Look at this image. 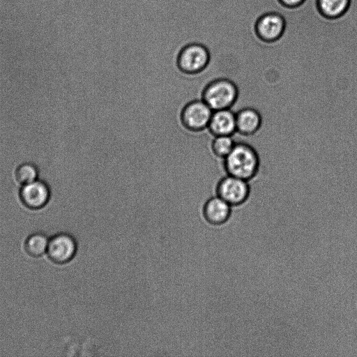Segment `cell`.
Returning a JSON list of instances; mask_svg holds the SVG:
<instances>
[{
  "mask_svg": "<svg viewBox=\"0 0 357 357\" xmlns=\"http://www.w3.org/2000/svg\"><path fill=\"white\" fill-rule=\"evenodd\" d=\"M227 174L247 181L258 174L260 159L256 149L245 142H236L229 155L223 159Z\"/></svg>",
  "mask_w": 357,
  "mask_h": 357,
  "instance_id": "cell-1",
  "label": "cell"
},
{
  "mask_svg": "<svg viewBox=\"0 0 357 357\" xmlns=\"http://www.w3.org/2000/svg\"><path fill=\"white\" fill-rule=\"evenodd\" d=\"M239 91L236 83L226 77L209 82L203 89L202 99L213 111L231 109L237 101Z\"/></svg>",
  "mask_w": 357,
  "mask_h": 357,
  "instance_id": "cell-2",
  "label": "cell"
},
{
  "mask_svg": "<svg viewBox=\"0 0 357 357\" xmlns=\"http://www.w3.org/2000/svg\"><path fill=\"white\" fill-rule=\"evenodd\" d=\"M211 52L202 43H192L185 45L179 52L176 64L185 75H197L203 72L211 62Z\"/></svg>",
  "mask_w": 357,
  "mask_h": 357,
  "instance_id": "cell-3",
  "label": "cell"
},
{
  "mask_svg": "<svg viewBox=\"0 0 357 357\" xmlns=\"http://www.w3.org/2000/svg\"><path fill=\"white\" fill-rule=\"evenodd\" d=\"M213 112L202 99L191 100L181 110V123L189 131L201 132L208 128Z\"/></svg>",
  "mask_w": 357,
  "mask_h": 357,
  "instance_id": "cell-4",
  "label": "cell"
},
{
  "mask_svg": "<svg viewBox=\"0 0 357 357\" xmlns=\"http://www.w3.org/2000/svg\"><path fill=\"white\" fill-rule=\"evenodd\" d=\"M249 181L227 174L221 178L215 188L216 195L231 206L243 204L250 193Z\"/></svg>",
  "mask_w": 357,
  "mask_h": 357,
  "instance_id": "cell-5",
  "label": "cell"
},
{
  "mask_svg": "<svg viewBox=\"0 0 357 357\" xmlns=\"http://www.w3.org/2000/svg\"><path fill=\"white\" fill-rule=\"evenodd\" d=\"M286 20L280 13L270 11L261 15L255 22V32L257 38L266 43L279 40L285 31Z\"/></svg>",
  "mask_w": 357,
  "mask_h": 357,
  "instance_id": "cell-6",
  "label": "cell"
},
{
  "mask_svg": "<svg viewBox=\"0 0 357 357\" xmlns=\"http://www.w3.org/2000/svg\"><path fill=\"white\" fill-rule=\"evenodd\" d=\"M77 249L76 241L71 235L59 234L49 241L47 252L52 261L66 264L73 259Z\"/></svg>",
  "mask_w": 357,
  "mask_h": 357,
  "instance_id": "cell-7",
  "label": "cell"
},
{
  "mask_svg": "<svg viewBox=\"0 0 357 357\" xmlns=\"http://www.w3.org/2000/svg\"><path fill=\"white\" fill-rule=\"evenodd\" d=\"M50 196L48 185L41 181H34L24 184L20 190L22 203L31 209H39L45 206Z\"/></svg>",
  "mask_w": 357,
  "mask_h": 357,
  "instance_id": "cell-8",
  "label": "cell"
},
{
  "mask_svg": "<svg viewBox=\"0 0 357 357\" xmlns=\"http://www.w3.org/2000/svg\"><path fill=\"white\" fill-rule=\"evenodd\" d=\"M235 116L236 132L243 136H252L261 127L262 116L255 108L243 107L235 113Z\"/></svg>",
  "mask_w": 357,
  "mask_h": 357,
  "instance_id": "cell-9",
  "label": "cell"
},
{
  "mask_svg": "<svg viewBox=\"0 0 357 357\" xmlns=\"http://www.w3.org/2000/svg\"><path fill=\"white\" fill-rule=\"evenodd\" d=\"M207 128L214 137L232 136L236 132L235 113L231 109L213 111Z\"/></svg>",
  "mask_w": 357,
  "mask_h": 357,
  "instance_id": "cell-10",
  "label": "cell"
},
{
  "mask_svg": "<svg viewBox=\"0 0 357 357\" xmlns=\"http://www.w3.org/2000/svg\"><path fill=\"white\" fill-rule=\"evenodd\" d=\"M203 215L205 220L213 225L225 223L231 215V206L225 200L216 195L209 198L203 207Z\"/></svg>",
  "mask_w": 357,
  "mask_h": 357,
  "instance_id": "cell-11",
  "label": "cell"
},
{
  "mask_svg": "<svg viewBox=\"0 0 357 357\" xmlns=\"http://www.w3.org/2000/svg\"><path fill=\"white\" fill-rule=\"evenodd\" d=\"M351 0H316L319 14L326 19H337L349 10Z\"/></svg>",
  "mask_w": 357,
  "mask_h": 357,
  "instance_id": "cell-12",
  "label": "cell"
},
{
  "mask_svg": "<svg viewBox=\"0 0 357 357\" xmlns=\"http://www.w3.org/2000/svg\"><path fill=\"white\" fill-rule=\"evenodd\" d=\"M49 241L43 234L36 233L31 235L26 240L25 248L32 257H40L47 250Z\"/></svg>",
  "mask_w": 357,
  "mask_h": 357,
  "instance_id": "cell-13",
  "label": "cell"
},
{
  "mask_svg": "<svg viewBox=\"0 0 357 357\" xmlns=\"http://www.w3.org/2000/svg\"><path fill=\"white\" fill-rule=\"evenodd\" d=\"M235 144L232 136H215L211 148L215 156L224 159L231 152Z\"/></svg>",
  "mask_w": 357,
  "mask_h": 357,
  "instance_id": "cell-14",
  "label": "cell"
},
{
  "mask_svg": "<svg viewBox=\"0 0 357 357\" xmlns=\"http://www.w3.org/2000/svg\"><path fill=\"white\" fill-rule=\"evenodd\" d=\"M15 176L18 182L26 184L36 180L38 169L36 167L29 162L20 165L16 169Z\"/></svg>",
  "mask_w": 357,
  "mask_h": 357,
  "instance_id": "cell-15",
  "label": "cell"
},
{
  "mask_svg": "<svg viewBox=\"0 0 357 357\" xmlns=\"http://www.w3.org/2000/svg\"><path fill=\"white\" fill-rule=\"evenodd\" d=\"M278 1L285 8H294L301 6L305 0H278Z\"/></svg>",
  "mask_w": 357,
  "mask_h": 357,
  "instance_id": "cell-16",
  "label": "cell"
}]
</instances>
